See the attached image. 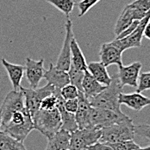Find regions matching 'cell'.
Instances as JSON below:
<instances>
[{
	"instance_id": "6da1fadb",
	"label": "cell",
	"mask_w": 150,
	"mask_h": 150,
	"mask_svg": "<svg viewBox=\"0 0 150 150\" xmlns=\"http://www.w3.org/2000/svg\"><path fill=\"white\" fill-rule=\"evenodd\" d=\"M33 129H35L33 119L26 107L23 110L13 113L8 121L1 124L0 127V131L8 134L21 142L24 141Z\"/></svg>"
},
{
	"instance_id": "7a4b0ae2",
	"label": "cell",
	"mask_w": 150,
	"mask_h": 150,
	"mask_svg": "<svg viewBox=\"0 0 150 150\" xmlns=\"http://www.w3.org/2000/svg\"><path fill=\"white\" fill-rule=\"evenodd\" d=\"M122 93V87L121 86L117 75L111 77L110 83L96 97L90 99V104L93 108H104L114 111L116 113H122L119 103V95Z\"/></svg>"
},
{
	"instance_id": "3957f363",
	"label": "cell",
	"mask_w": 150,
	"mask_h": 150,
	"mask_svg": "<svg viewBox=\"0 0 150 150\" xmlns=\"http://www.w3.org/2000/svg\"><path fill=\"white\" fill-rule=\"evenodd\" d=\"M33 123L35 129L46 136L51 138L61 129V118L58 108L52 110L39 109L33 116Z\"/></svg>"
},
{
	"instance_id": "277c9868",
	"label": "cell",
	"mask_w": 150,
	"mask_h": 150,
	"mask_svg": "<svg viewBox=\"0 0 150 150\" xmlns=\"http://www.w3.org/2000/svg\"><path fill=\"white\" fill-rule=\"evenodd\" d=\"M135 135V125L133 124V120L130 118L129 120L102 128V135L99 141L106 144L117 143L134 140Z\"/></svg>"
},
{
	"instance_id": "5b68a950",
	"label": "cell",
	"mask_w": 150,
	"mask_h": 150,
	"mask_svg": "<svg viewBox=\"0 0 150 150\" xmlns=\"http://www.w3.org/2000/svg\"><path fill=\"white\" fill-rule=\"evenodd\" d=\"M101 135L102 129L98 128L77 129L71 133L69 150H87L89 147L99 141Z\"/></svg>"
},
{
	"instance_id": "8992f818",
	"label": "cell",
	"mask_w": 150,
	"mask_h": 150,
	"mask_svg": "<svg viewBox=\"0 0 150 150\" xmlns=\"http://www.w3.org/2000/svg\"><path fill=\"white\" fill-rule=\"evenodd\" d=\"M21 90L24 95L25 107L30 111L31 116H33L40 109L41 103L46 96L56 94L59 89H56L51 84L47 83L45 86L42 88L27 89L21 87Z\"/></svg>"
},
{
	"instance_id": "52a82bcc",
	"label": "cell",
	"mask_w": 150,
	"mask_h": 150,
	"mask_svg": "<svg viewBox=\"0 0 150 150\" xmlns=\"http://www.w3.org/2000/svg\"><path fill=\"white\" fill-rule=\"evenodd\" d=\"M129 119L130 117L126 116L123 112L119 114L111 110L92 107L91 113V128L102 129Z\"/></svg>"
},
{
	"instance_id": "ba28073f",
	"label": "cell",
	"mask_w": 150,
	"mask_h": 150,
	"mask_svg": "<svg viewBox=\"0 0 150 150\" xmlns=\"http://www.w3.org/2000/svg\"><path fill=\"white\" fill-rule=\"evenodd\" d=\"M23 108H25V100L21 88L19 90H13L9 92L0 108L1 124L6 123L13 113Z\"/></svg>"
},
{
	"instance_id": "9c48e42d",
	"label": "cell",
	"mask_w": 150,
	"mask_h": 150,
	"mask_svg": "<svg viewBox=\"0 0 150 150\" xmlns=\"http://www.w3.org/2000/svg\"><path fill=\"white\" fill-rule=\"evenodd\" d=\"M150 21V11L148 12L146 17H144L142 20H140L135 30L128 37H123L122 39H114L112 43L116 45L122 52L126 50L132 48H140L142 46V41L143 37V33L147 24Z\"/></svg>"
},
{
	"instance_id": "30bf717a",
	"label": "cell",
	"mask_w": 150,
	"mask_h": 150,
	"mask_svg": "<svg viewBox=\"0 0 150 150\" xmlns=\"http://www.w3.org/2000/svg\"><path fill=\"white\" fill-rule=\"evenodd\" d=\"M65 31L66 36L65 39L63 41V45L60 50L57 62H56V68L59 70L68 71L71 67V43L73 39L74 38V31H73V22L69 17H67L66 24H65Z\"/></svg>"
},
{
	"instance_id": "8fae6325",
	"label": "cell",
	"mask_w": 150,
	"mask_h": 150,
	"mask_svg": "<svg viewBox=\"0 0 150 150\" xmlns=\"http://www.w3.org/2000/svg\"><path fill=\"white\" fill-rule=\"evenodd\" d=\"M26 78L31 89H37L40 82L44 76L46 70L44 69V59L36 61L27 57L24 66Z\"/></svg>"
},
{
	"instance_id": "7c38bea8",
	"label": "cell",
	"mask_w": 150,
	"mask_h": 150,
	"mask_svg": "<svg viewBox=\"0 0 150 150\" xmlns=\"http://www.w3.org/2000/svg\"><path fill=\"white\" fill-rule=\"evenodd\" d=\"M142 64L140 62H132L129 65L118 67V73L117 74L121 86H131L136 88L138 85V79L140 76V71L142 70Z\"/></svg>"
},
{
	"instance_id": "4fadbf2b",
	"label": "cell",
	"mask_w": 150,
	"mask_h": 150,
	"mask_svg": "<svg viewBox=\"0 0 150 150\" xmlns=\"http://www.w3.org/2000/svg\"><path fill=\"white\" fill-rule=\"evenodd\" d=\"M122 52L112 42L105 43L101 45L99 51L100 62L106 68L112 64H117L118 67L122 66Z\"/></svg>"
},
{
	"instance_id": "5bb4252c",
	"label": "cell",
	"mask_w": 150,
	"mask_h": 150,
	"mask_svg": "<svg viewBox=\"0 0 150 150\" xmlns=\"http://www.w3.org/2000/svg\"><path fill=\"white\" fill-rule=\"evenodd\" d=\"M79 108L77 112L75 113V118L78 124L79 129L88 128H91V106L89 100L85 96L83 92L79 91L78 95Z\"/></svg>"
},
{
	"instance_id": "9a60e30c",
	"label": "cell",
	"mask_w": 150,
	"mask_h": 150,
	"mask_svg": "<svg viewBox=\"0 0 150 150\" xmlns=\"http://www.w3.org/2000/svg\"><path fill=\"white\" fill-rule=\"evenodd\" d=\"M43 78L46 79L48 84H51L52 86L59 90H61L70 83L67 71L59 70L53 63H50L49 69L45 71Z\"/></svg>"
},
{
	"instance_id": "2e32d148",
	"label": "cell",
	"mask_w": 150,
	"mask_h": 150,
	"mask_svg": "<svg viewBox=\"0 0 150 150\" xmlns=\"http://www.w3.org/2000/svg\"><path fill=\"white\" fill-rule=\"evenodd\" d=\"M119 103L120 105L124 104L131 109L141 111L145 107L150 105V99L138 92L129 94L121 93L119 95Z\"/></svg>"
},
{
	"instance_id": "e0dca14e",
	"label": "cell",
	"mask_w": 150,
	"mask_h": 150,
	"mask_svg": "<svg viewBox=\"0 0 150 150\" xmlns=\"http://www.w3.org/2000/svg\"><path fill=\"white\" fill-rule=\"evenodd\" d=\"M1 62L5 69L8 76L10 78V81L12 84V87L14 90H19L21 86V83L23 80V77L24 75V66L20 64H14L6 60L5 58H2Z\"/></svg>"
},
{
	"instance_id": "ac0fdd59",
	"label": "cell",
	"mask_w": 150,
	"mask_h": 150,
	"mask_svg": "<svg viewBox=\"0 0 150 150\" xmlns=\"http://www.w3.org/2000/svg\"><path fill=\"white\" fill-rule=\"evenodd\" d=\"M105 87L106 86L99 83L87 70L85 71L84 79L82 82V92L88 100L96 97L105 90Z\"/></svg>"
},
{
	"instance_id": "d6986e66",
	"label": "cell",
	"mask_w": 150,
	"mask_h": 150,
	"mask_svg": "<svg viewBox=\"0 0 150 150\" xmlns=\"http://www.w3.org/2000/svg\"><path fill=\"white\" fill-rule=\"evenodd\" d=\"M64 102L65 100L61 97V95L58 97V103H57V108L60 114V118H61V129H64L70 134L79 129L78 124L76 121L74 114L67 112L65 108H64Z\"/></svg>"
},
{
	"instance_id": "ffe728a7",
	"label": "cell",
	"mask_w": 150,
	"mask_h": 150,
	"mask_svg": "<svg viewBox=\"0 0 150 150\" xmlns=\"http://www.w3.org/2000/svg\"><path fill=\"white\" fill-rule=\"evenodd\" d=\"M71 134L60 129L54 136L47 139L48 142L45 150H69Z\"/></svg>"
},
{
	"instance_id": "44dd1931",
	"label": "cell",
	"mask_w": 150,
	"mask_h": 150,
	"mask_svg": "<svg viewBox=\"0 0 150 150\" xmlns=\"http://www.w3.org/2000/svg\"><path fill=\"white\" fill-rule=\"evenodd\" d=\"M87 71L104 86H108L111 82V76L109 75L107 68L101 62H89L87 64Z\"/></svg>"
},
{
	"instance_id": "7402d4cb",
	"label": "cell",
	"mask_w": 150,
	"mask_h": 150,
	"mask_svg": "<svg viewBox=\"0 0 150 150\" xmlns=\"http://www.w3.org/2000/svg\"><path fill=\"white\" fill-rule=\"evenodd\" d=\"M71 65L79 70H87V63L86 57L78 44L76 39L74 38L71 43Z\"/></svg>"
},
{
	"instance_id": "603a6c76",
	"label": "cell",
	"mask_w": 150,
	"mask_h": 150,
	"mask_svg": "<svg viewBox=\"0 0 150 150\" xmlns=\"http://www.w3.org/2000/svg\"><path fill=\"white\" fill-rule=\"evenodd\" d=\"M135 21L134 19V15H133V11L131 10V8L129 6V4H127L124 9L122 10V11L121 12L120 16L118 17L116 25H115V29L114 32L116 34V36L117 37L118 35H120L121 33L125 30L133 22Z\"/></svg>"
},
{
	"instance_id": "cb8c5ba5",
	"label": "cell",
	"mask_w": 150,
	"mask_h": 150,
	"mask_svg": "<svg viewBox=\"0 0 150 150\" xmlns=\"http://www.w3.org/2000/svg\"><path fill=\"white\" fill-rule=\"evenodd\" d=\"M0 150H27L21 142L8 134L0 131Z\"/></svg>"
},
{
	"instance_id": "d4e9b609",
	"label": "cell",
	"mask_w": 150,
	"mask_h": 150,
	"mask_svg": "<svg viewBox=\"0 0 150 150\" xmlns=\"http://www.w3.org/2000/svg\"><path fill=\"white\" fill-rule=\"evenodd\" d=\"M135 20H142L150 11V0H135L129 4Z\"/></svg>"
},
{
	"instance_id": "484cf974",
	"label": "cell",
	"mask_w": 150,
	"mask_h": 150,
	"mask_svg": "<svg viewBox=\"0 0 150 150\" xmlns=\"http://www.w3.org/2000/svg\"><path fill=\"white\" fill-rule=\"evenodd\" d=\"M48 4L55 7L57 10H59L61 13L67 17L74 11V8L76 5L74 0H46Z\"/></svg>"
},
{
	"instance_id": "4316f807",
	"label": "cell",
	"mask_w": 150,
	"mask_h": 150,
	"mask_svg": "<svg viewBox=\"0 0 150 150\" xmlns=\"http://www.w3.org/2000/svg\"><path fill=\"white\" fill-rule=\"evenodd\" d=\"M68 75H69V80H70V83L72 85L75 86L79 91L82 92V82L84 79V75H85V71L83 70H79L78 69H76L73 65H71L69 70L67 71Z\"/></svg>"
},
{
	"instance_id": "83f0119b",
	"label": "cell",
	"mask_w": 150,
	"mask_h": 150,
	"mask_svg": "<svg viewBox=\"0 0 150 150\" xmlns=\"http://www.w3.org/2000/svg\"><path fill=\"white\" fill-rule=\"evenodd\" d=\"M60 95V90L57 91L56 94L54 95H50L46 96L45 98L42 101L41 105H40V109L42 110H52L54 108H57V103H58V97Z\"/></svg>"
},
{
	"instance_id": "f1b7e54d",
	"label": "cell",
	"mask_w": 150,
	"mask_h": 150,
	"mask_svg": "<svg viewBox=\"0 0 150 150\" xmlns=\"http://www.w3.org/2000/svg\"><path fill=\"white\" fill-rule=\"evenodd\" d=\"M150 90V71L142 72L140 74L138 79V85L136 87V92L142 93L143 91Z\"/></svg>"
},
{
	"instance_id": "f546056e",
	"label": "cell",
	"mask_w": 150,
	"mask_h": 150,
	"mask_svg": "<svg viewBox=\"0 0 150 150\" xmlns=\"http://www.w3.org/2000/svg\"><path fill=\"white\" fill-rule=\"evenodd\" d=\"M107 145H109L113 150H133L140 147L135 141H134V140L124 141L117 143H108Z\"/></svg>"
},
{
	"instance_id": "4dcf8cb0",
	"label": "cell",
	"mask_w": 150,
	"mask_h": 150,
	"mask_svg": "<svg viewBox=\"0 0 150 150\" xmlns=\"http://www.w3.org/2000/svg\"><path fill=\"white\" fill-rule=\"evenodd\" d=\"M99 1H101V0H81V1H79L77 4L78 8H79L78 17H81L86 15Z\"/></svg>"
},
{
	"instance_id": "1f68e13d",
	"label": "cell",
	"mask_w": 150,
	"mask_h": 150,
	"mask_svg": "<svg viewBox=\"0 0 150 150\" xmlns=\"http://www.w3.org/2000/svg\"><path fill=\"white\" fill-rule=\"evenodd\" d=\"M60 95H61V97L65 101L76 99L78 98V95H79V90L75 86L69 83L68 85L65 86L64 88L60 90Z\"/></svg>"
},
{
	"instance_id": "d6a6232c",
	"label": "cell",
	"mask_w": 150,
	"mask_h": 150,
	"mask_svg": "<svg viewBox=\"0 0 150 150\" xmlns=\"http://www.w3.org/2000/svg\"><path fill=\"white\" fill-rule=\"evenodd\" d=\"M135 134L141 135L150 141V125L142 124V125H136L135 126Z\"/></svg>"
},
{
	"instance_id": "836d02e7",
	"label": "cell",
	"mask_w": 150,
	"mask_h": 150,
	"mask_svg": "<svg viewBox=\"0 0 150 150\" xmlns=\"http://www.w3.org/2000/svg\"><path fill=\"white\" fill-rule=\"evenodd\" d=\"M64 108L65 109L72 114H74L77 112L78 108H79V101L78 98L72 99V100H67L64 102Z\"/></svg>"
},
{
	"instance_id": "e575fe53",
	"label": "cell",
	"mask_w": 150,
	"mask_h": 150,
	"mask_svg": "<svg viewBox=\"0 0 150 150\" xmlns=\"http://www.w3.org/2000/svg\"><path fill=\"white\" fill-rule=\"evenodd\" d=\"M139 22H140V20H135L127 29L125 30H123L122 33H121L120 35H118L117 37H116V39H122V38H123V37H128L129 35H130L134 30H135V28L137 27V25H138V24H139Z\"/></svg>"
},
{
	"instance_id": "d590c367",
	"label": "cell",
	"mask_w": 150,
	"mask_h": 150,
	"mask_svg": "<svg viewBox=\"0 0 150 150\" xmlns=\"http://www.w3.org/2000/svg\"><path fill=\"white\" fill-rule=\"evenodd\" d=\"M87 150H113L109 145L105 144V143H103V142H97L95 143L94 145L89 147Z\"/></svg>"
},
{
	"instance_id": "8d00e7d4",
	"label": "cell",
	"mask_w": 150,
	"mask_h": 150,
	"mask_svg": "<svg viewBox=\"0 0 150 150\" xmlns=\"http://www.w3.org/2000/svg\"><path fill=\"white\" fill-rule=\"evenodd\" d=\"M143 37H145L147 39L150 40V21L147 24L145 30H144V33H143Z\"/></svg>"
},
{
	"instance_id": "74e56055",
	"label": "cell",
	"mask_w": 150,
	"mask_h": 150,
	"mask_svg": "<svg viewBox=\"0 0 150 150\" xmlns=\"http://www.w3.org/2000/svg\"><path fill=\"white\" fill-rule=\"evenodd\" d=\"M133 150H150V146H149V147H145V148L138 147V148H136V149H135Z\"/></svg>"
},
{
	"instance_id": "f35d334b",
	"label": "cell",
	"mask_w": 150,
	"mask_h": 150,
	"mask_svg": "<svg viewBox=\"0 0 150 150\" xmlns=\"http://www.w3.org/2000/svg\"><path fill=\"white\" fill-rule=\"evenodd\" d=\"M0 127H1V116H0Z\"/></svg>"
}]
</instances>
